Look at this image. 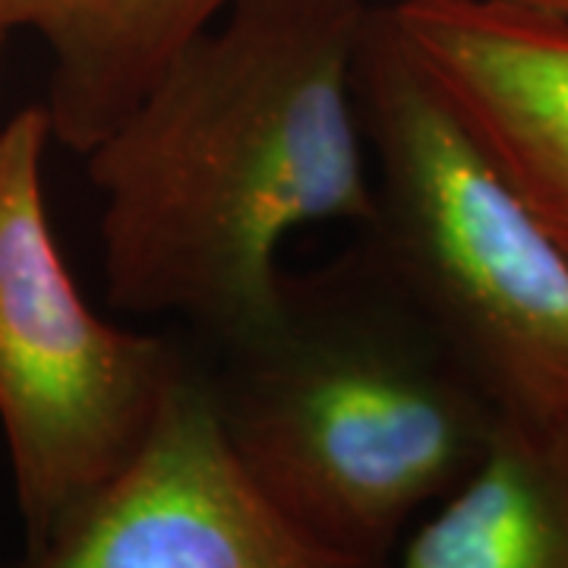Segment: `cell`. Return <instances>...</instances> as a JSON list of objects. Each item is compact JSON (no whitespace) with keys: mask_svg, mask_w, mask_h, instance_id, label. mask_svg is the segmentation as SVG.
<instances>
[{"mask_svg":"<svg viewBox=\"0 0 568 568\" xmlns=\"http://www.w3.org/2000/svg\"><path fill=\"white\" fill-rule=\"evenodd\" d=\"M496 3H511V7H525V10L552 13V17H566L568 20V0H496Z\"/></svg>","mask_w":568,"mask_h":568,"instance_id":"cell-9","label":"cell"},{"mask_svg":"<svg viewBox=\"0 0 568 568\" xmlns=\"http://www.w3.org/2000/svg\"><path fill=\"white\" fill-rule=\"evenodd\" d=\"M3 51H7V39H0V67H3Z\"/></svg>","mask_w":568,"mask_h":568,"instance_id":"cell-10","label":"cell"},{"mask_svg":"<svg viewBox=\"0 0 568 568\" xmlns=\"http://www.w3.org/2000/svg\"><path fill=\"white\" fill-rule=\"evenodd\" d=\"M364 246L499 414L568 420V256L410 58L386 3L357 51Z\"/></svg>","mask_w":568,"mask_h":568,"instance_id":"cell-3","label":"cell"},{"mask_svg":"<svg viewBox=\"0 0 568 568\" xmlns=\"http://www.w3.org/2000/svg\"><path fill=\"white\" fill-rule=\"evenodd\" d=\"M388 568H568V420L499 414L480 465Z\"/></svg>","mask_w":568,"mask_h":568,"instance_id":"cell-8","label":"cell"},{"mask_svg":"<svg viewBox=\"0 0 568 568\" xmlns=\"http://www.w3.org/2000/svg\"><path fill=\"white\" fill-rule=\"evenodd\" d=\"M7 568H361L320 549L265 499L190 361L140 452Z\"/></svg>","mask_w":568,"mask_h":568,"instance_id":"cell-5","label":"cell"},{"mask_svg":"<svg viewBox=\"0 0 568 568\" xmlns=\"http://www.w3.org/2000/svg\"><path fill=\"white\" fill-rule=\"evenodd\" d=\"M410 58L568 256V20L496 0H388Z\"/></svg>","mask_w":568,"mask_h":568,"instance_id":"cell-6","label":"cell"},{"mask_svg":"<svg viewBox=\"0 0 568 568\" xmlns=\"http://www.w3.org/2000/svg\"><path fill=\"white\" fill-rule=\"evenodd\" d=\"M219 347L205 376L237 462L306 540L361 568H388L499 420L364 244L284 275L275 320Z\"/></svg>","mask_w":568,"mask_h":568,"instance_id":"cell-2","label":"cell"},{"mask_svg":"<svg viewBox=\"0 0 568 568\" xmlns=\"http://www.w3.org/2000/svg\"><path fill=\"white\" fill-rule=\"evenodd\" d=\"M234 0H0V39L51 54V136L85 155Z\"/></svg>","mask_w":568,"mask_h":568,"instance_id":"cell-7","label":"cell"},{"mask_svg":"<svg viewBox=\"0 0 568 568\" xmlns=\"http://www.w3.org/2000/svg\"><path fill=\"white\" fill-rule=\"evenodd\" d=\"M373 0H234L82 159L102 196L108 304L215 345L275 320L278 250L376 212L357 111Z\"/></svg>","mask_w":568,"mask_h":568,"instance_id":"cell-1","label":"cell"},{"mask_svg":"<svg viewBox=\"0 0 568 568\" xmlns=\"http://www.w3.org/2000/svg\"><path fill=\"white\" fill-rule=\"evenodd\" d=\"M51 140L44 104L0 126V433L26 544L140 452L190 366L85 304L48 222Z\"/></svg>","mask_w":568,"mask_h":568,"instance_id":"cell-4","label":"cell"}]
</instances>
